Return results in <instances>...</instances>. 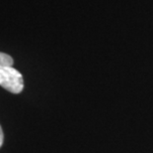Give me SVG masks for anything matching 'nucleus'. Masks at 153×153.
I'll return each mask as SVG.
<instances>
[{"mask_svg": "<svg viewBox=\"0 0 153 153\" xmlns=\"http://www.w3.org/2000/svg\"><path fill=\"white\" fill-rule=\"evenodd\" d=\"M0 86L12 93H20L24 89V79L13 67L0 66Z\"/></svg>", "mask_w": 153, "mask_h": 153, "instance_id": "f257e3e1", "label": "nucleus"}, {"mask_svg": "<svg viewBox=\"0 0 153 153\" xmlns=\"http://www.w3.org/2000/svg\"><path fill=\"white\" fill-rule=\"evenodd\" d=\"M13 63H14V61H13L11 56H9L8 54H5V53L0 52V66H2V67H12Z\"/></svg>", "mask_w": 153, "mask_h": 153, "instance_id": "f03ea898", "label": "nucleus"}, {"mask_svg": "<svg viewBox=\"0 0 153 153\" xmlns=\"http://www.w3.org/2000/svg\"><path fill=\"white\" fill-rule=\"evenodd\" d=\"M3 139H4V135H3V131H2V127L0 126V147L3 144Z\"/></svg>", "mask_w": 153, "mask_h": 153, "instance_id": "7ed1b4c3", "label": "nucleus"}]
</instances>
